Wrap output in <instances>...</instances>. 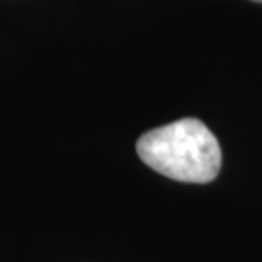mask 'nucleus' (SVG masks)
<instances>
[{
	"label": "nucleus",
	"instance_id": "1",
	"mask_svg": "<svg viewBox=\"0 0 262 262\" xmlns=\"http://www.w3.org/2000/svg\"><path fill=\"white\" fill-rule=\"evenodd\" d=\"M136 151L148 167L181 183H210L222 169L220 144L198 119H181L142 134Z\"/></svg>",
	"mask_w": 262,
	"mask_h": 262
},
{
	"label": "nucleus",
	"instance_id": "2",
	"mask_svg": "<svg viewBox=\"0 0 262 262\" xmlns=\"http://www.w3.org/2000/svg\"><path fill=\"white\" fill-rule=\"evenodd\" d=\"M254 2H262V0H254Z\"/></svg>",
	"mask_w": 262,
	"mask_h": 262
}]
</instances>
